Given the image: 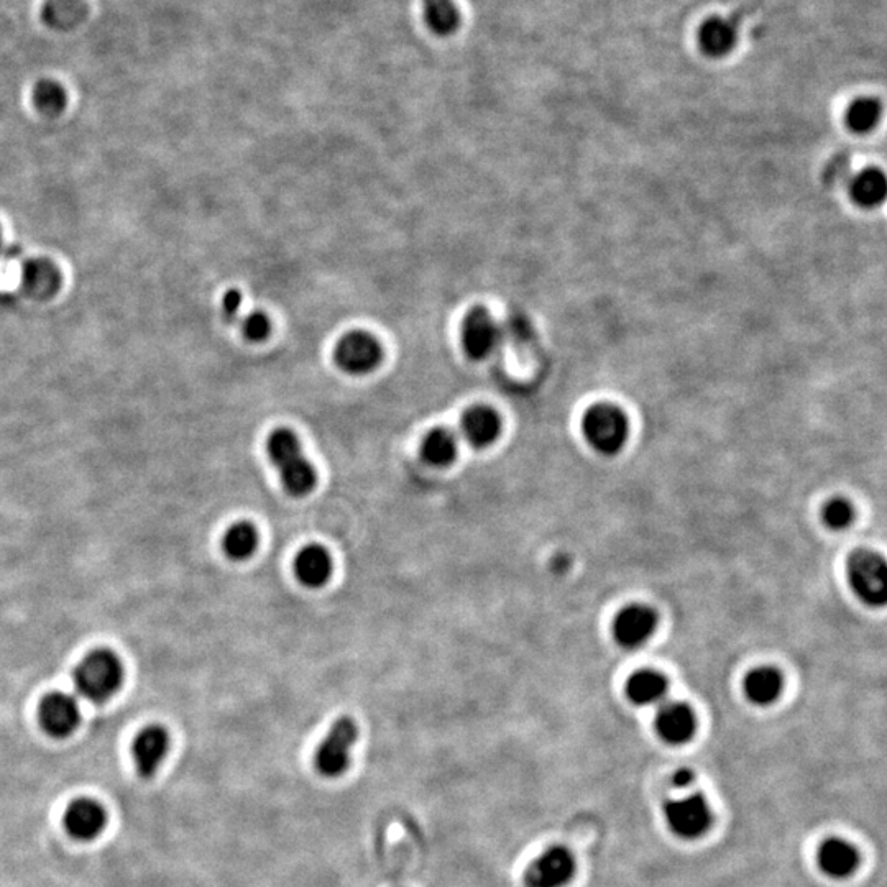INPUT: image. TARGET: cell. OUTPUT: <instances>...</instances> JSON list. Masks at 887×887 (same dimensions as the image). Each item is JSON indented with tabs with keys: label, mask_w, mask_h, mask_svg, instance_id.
I'll return each mask as SVG.
<instances>
[{
	"label": "cell",
	"mask_w": 887,
	"mask_h": 887,
	"mask_svg": "<svg viewBox=\"0 0 887 887\" xmlns=\"http://www.w3.org/2000/svg\"><path fill=\"white\" fill-rule=\"evenodd\" d=\"M33 104L37 111L45 117H58L65 111L68 96L61 84L51 79H42L33 88Z\"/></svg>",
	"instance_id": "28"
},
{
	"label": "cell",
	"mask_w": 887,
	"mask_h": 887,
	"mask_svg": "<svg viewBox=\"0 0 887 887\" xmlns=\"http://www.w3.org/2000/svg\"><path fill=\"white\" fill-rule=\"evenodd\" d=\"M666 819L672 832L682 838H699L712 825V810L704 796L694 794L666 805Z\"/></svg>",
	"instance_id": "8"
},
{
	"label": "cell",
	"mask_w": 887,
	"mask_h": 887,
	"mask_svg": "<svg viewBox=\"0 0 887 887\" xmlns=\"http://www.w3.org/2000/svg\"><path fill=\"white\" fill-rule=\"evenodd\" d=\"M883 114L881 102L874 97L856 99L846 111V125L856 134H868L878 125Z\"/></svg>",
	"instance_id": "27"
},
{
	"label": "cell",
	"mask_w": 887,
	"mask_h": 887,
	"mask_svg": "<svg viewBox=\"0 0 887 887\" xmlns=\"http://www.w3.org/2000/svg\"><path fill=\"white\" fill-rule=\"evenodd\" d=\"M88 17V9L81 0H46L42 20L56 32H71Z\"/></svg>",
	"instance_id": "20"
},
{
	"label": "cell",
	"mask_w": 887,
	"mask_h": 887,
	"mask_svg": "<svg viewBox=\"0 0 887 887\" xmlns=\"http://www.w3.org/2000/svg\"><path fill=\"white\" fill-rule=\"evenodd\" d=\"M575 874V858L566 846H552L526 871L528 887H564Z\"/></svg>",
	"instance_id": "9"
},
{
	"label": "cell",
	"mask_w": 887,
	"mask_h": 887,
	"mask_svg": "<svg viewBox=\"0 0 887 887\" xmlns=\"http://www.w3.org/2000/svg\"><path fill=\"white\" fill-rule=\"evenodd\" d=\"M242 332H244V337L247 341H267L268 337H270V332H272V321H270L267 314L257 311V313L249 314L242 321Z\"/></svg>",
	"instance_id": "30"
},
{
	"label": "cell",
	"mask_w": 887,
	"mask_h": 887,
	"mask_svg": "<svg viewBox=\"0 0 887 887\" xmlns=\"http://www.w3.org/2000/svg\"><path fill=\"white\" fill-rule=\"evenodd\" d=\"M242 295L237 290L227 291L226 296L222 299V313L226 316L227 321H234L239 316L240 308H242Z\"/></svg>",
	"instance_id": "31"
},
{
	"label": "cell",
	"mask_w": 887,
	"mask_h": 887,
	"mask_svg": "<svg viewBox=\"0 0 887 887\" xmlns=\"http://www.w3.org/2000/svg\"><path fill=\"white\" fill-rule=\"evenodd\" d=\"M666 677L656 671H639L626 684L628 699L636 705H656L666 699Z\"/></svg>",
	"instance_id": "22"
},
{
	"label": "cell",
	"mask_w": 887,
	"mask_h": 887,
	"mask_svg": "<svg viewBox=\"0 0 887 887\" xmlns=\"http://www.w3.org/2000/svg\"><path fill=\"white\" fill-rule=\"evenodd\" d=\"M421 455L434 467H447L457 457V437L446 428H436L424 437Z\"/></svg>",
	"instance_id": "24"
},
{
	"label": "cell",
	"mask_w": 887,
	"mask_h": 887,
	"mask_svg": "<svg viewBox=\"0 0 887 887\" xmlns=\"http://www.w3.org/2000/svg\"><path fill=\"white\" fill-rule=\"evenodd\" d=\"M20 285L30 298L45 301L60 291V270L46 258H32L20 268Z\"/></svg>",
	"instance_id": "12"
},
{
	"label": "cell",
	"mask_w": 887,
	"mask_h": 887,
	"mask_svg": "<svg viewBox=\"0 0 887 887\" xmlns=\"http://www.w3.org/2000/svg\"><path fill=\"white\" fill-rule=\"evenodd\" d=\"M782 677L773 667H759L748 674L745 694L754 705H771L781 697Z\"/></svg>",
	"instance_id": "21"
},
{
	"label": "cell",
	"mask_w": 887,
	"mask_h": 887,
	"mask_svg": "<svg viewBox=\"0 0 887 887\" xmlns=\"http://www.w3.org/2000/svg\"><path fill=\"white\" fill-rule=\"evenodd\" d=\"M0 245H2V234H0Z\"/></svg>",
	"instance_id": "33"
},
{
	"label": "cell",
	"mask_w": 887,
	"mask_h": 887,
	"mask_svg": "<svg viewBox=\"0 0 887 887\" xmlns=\"http://www.w3.org/2000/svg\"><path fill=\"white\" fill-rule=\"evenodd\" d=\"M168 750H170V736L165 728L158 725L143 728L134 743V759L138 773L143 777H152L166 758Z\"/></svg>",
	"instance_id": "14"
},
{
	"label": "cell",
	"mask_w": 887,
	"mask_h": 887,
	"mask_svg": "<svg viewBox=\"0 0 887 887\" xmlns=\"http://www.w3.org/2000/svg\"><path fill=\"white\" fill-rule=\"evenodd\" d=\"M738 17H712L702 23L699 30V45L705 55L722 58L735 48L738 40Z\"/></svg>",
	"instance_id": "16"
},
{
	"label": "cell",
	"mask_w": 887,
	"mask_h": 887,
	"mask_svg": "<svg viewBox=\"0 0 887 887\" xmlns=\"http://www.w3.org/2000/svg\"><path fill=\"white\" fill-rule=\"evenodd\" d=\"M424 20L437 37H449L459 28L460 12L454 0H423Z\"/></svg>",
	"instance_id": "23"
},
{
	"label": "cell",
	"mask_w": 887,
	"mask_h": 887,
	"mask_svg": "<svg viewBox=\"0 0 887 887\" xmlns=\"http://www.w3.org/2000/svg\"><path fill=\"white\" fill-rule=\"evenodd\" d=\"M460 429L470 446L483 449L497 441L501 433V419L490 406H474L465 411Z\"/></svg>",
	"instance_id": "17"
},
{
	"label": "cell",
	"mask_w": 887,
	"mask_h": 887,
	"mask_svg": "<svg viewBox=\"0 0 887 887\" xmlns=\"http://www.w3.org/2000/svg\"><path fill=\"white\" fill-rule=\"evenodd\" d=\"M887 193V181L883 171L868 168L861 171L851 183V196L863 207L879 206Z\"/></svg>",
	"instance_id": "25"
},
{
	"label": "cell",
	"mask_w": 887,
	"mask_h": 887,
	"mask_svg": "<svg viewBox=\"0 0 887 887\" xmlns=\"http://www.w3.org/2000/svg\"><path fill=\"white\" fill-rule=\"evenodd\" d=\"M658 626V616L644 605L623 608L613 623V635L621 648L636 649L648 643Z\"/></svg>",
	"instance_id": "10"
},
{
	"label": "cell",
	"mask_w": 887,
	"mask_h": 887,
	"mask_svg": "<svg viewBox=\"0 0 887 887\" xmlns=\"http://www.w3.org/2000/svg\"><path fill=\"white\" fill-rule=\"evenodd\" d=\"M357 738L359 728L354 720L349 717L339 718L316 751L314 761L319 773L326 777L344 774L350 766V753Z\"/></svg>",
	"instance_id": "5"
},
{
	"label": "cell",
	"mask_w": 887,
	"mask_h": 887,
	"mask_svg": "<svg viewBox=\"0 0 887 887\" xmlns=\"http://www.w3.org/2000/svg\"><path fill=\"white\" fill-rule=\"evenodd\" d=\"M851 589L871 607H883L887 600V567L878 552L856 551L848 561Z\"/></svg>",
	"instance_id": "4"
},
{
	"label": "cell",
	"mask_w": 887,
	"mask_h": 887,
	"mask_svg": "<svg viewBox=\"0 0 887 887\" xmlns=\"http://www.w3.org/2000/svg\"><path fill=\"white\" fill-rule=\"evenodd\" d=\"M124 681L122 662L111 651L97 649L88 654L74 669V685L84 699L104 704L120 689Z\"/></svg>",
	"instance_id": "2"
},
{
	"label": "cell",
	"mask_w": 887,
	"mask_h": 887,
	"mask_svg": "<svg viewBox=\"0 0 887 887\" xmlns=\"http://www.w3.org/2000/svg\"><path fill=\"white\" fill-rule=\"evenodd\" d=\"M267 452L288 495L301 498L313 492L318 483V474L306 459L301 442L293 431L275 429L268 436Z\"/></svg>",
	"instance_id": "1"
},
{
	"label": "cell",
	"mask_w": 887,
	"mask_h": 887,
	"mask_svg": "<svg viewBox=\"0 0 887 887\" xmlns=\"http://www.w3.org/2000/svg\"><path fill=\"white\" fill-rule=\"evenodd\" d=\"M460 337L465 354L472 360H483L490 357L497 349L501 331L492 314L488 313L487 309L477 306L465 314Z\"/></svg>",
	"instance_id": "7"
},
{
	"label": "cell",
	"mask_w": 887,
	"mask_h": 887,
	"mask_svg": "<svg viewBox=\"0 0 887 887\" xmlns=\"http://www.w3.org/2000/svg\"><path fill=\"white\" fill-rule=\"evenodd\" d=\"M582 429L590 446L603 455L620 452L628 439V419L625 413L607 403L592 406L585 413Z\"/></svg>",
	"instance_id": "3"
},
{
	"label": "cell",
	"mask_w": 887,
	"mask_h": 887,
	"mask_svg": "<svg viewBox=\"0 0 887 887\" xmlns=\"http://www.w3.org/2000/svg\"><path fill=\"white\" fill-rule=\"evenodd\" d=\"M78 702L71 695L55 692L43 699L40 705V723L48 735L66 738L78 727Z\"/></svg>",
	"instance_id": "11"
},
{
	"label": "cell",
	"mask_w": 887,
	"mask_h": 887,
	"mask_svg": "<svg viewBox=\"0 0 887 887\" xmlns=\"http://www.w3.org/2000/svg\"><path fill=\"white\" fill-rule=\"evenodd\" d=\"M332 557L326 547L309 544L298 552L295 559V574L299 582L309 589L324 587L332 575Z\"/></svg>",
	"instance_id": "18"
},
{
	"label": "cell",
	"mask_w": 887,
	"mask_h": 887,
	"mask_svg": "<svg viewBox=\"0 0 887 887\" xmlns=\"http://www.w3.org/2000/svg\"><path fill=\"white\" fill-rule=\"evenodd\" d=\"M819 865L823 873L832 878H848L860 865V855L851 843L842 838H830L820 846Z\"/></svg>",
	"instance_id": "19"
},
{
	"label": "cell",
	"mask_w": 887,
	"mask_h": 887,
	"mask_svg": "<svg viewBox=\"0 0 887 887\" xmlns=\"http://www.w3.org/2000/svg\"><path fill=\"white\" fill-rule=\"evenodd\" d=\"M382 359V344L367 331L347 332L334 350L337 367L350 375H367L382 364Z\"/></svg>",
	"instance_id": "6"
},
{
	"label": "cell",
	"mask_w": 887,
	"mask_h": 887,
	"mask_svg": "<svg viewBox=\"0 0 887 887\" xmlns=\"http://www.w3.org/2000/svg\"><path fill=\"white\" fill-rule=\"evenodd\" d=\"M106 823V810L102 809V805L97 804L96 800L79 799L66 810V830L71 837L83 842L99 837Z\"/></svg>",
	"instance_id": "15"
},
{
	"label": "cell",
	"mask_w": 887,
	"mask_h": 887,
	"mask_svg": "<svg viewBox=\"0 0 887 887\" xmlns=\"http://www.w3.org/2000/svg\"><path fill=\"white\" fill-rule=\"evenodd\" d=\"M224 552L234 561H245L255 554L258 547V531L252 523L240 521L227 529L222 539Z\"/></svg>",
	"instance_id": "26"
},
{
	"label": "cell",
	"mask_w": 887,
	"mask_h": 887,
	"mask_svg": "<svg viewBox=\"0 0 887 887\" xmlns=\"http://www.w3.org/2000/svg\"><path fill=\"white\" fill-rule=\"evenodd\" d=\"M697 728L694 712L689 705L681 702H669L659 708L656 715V730L662 740L669 745H684L692 740Z\"/></svg>",
	"instance_id": "13"
},
{
	"label": "cell",
	"mask_w": 887,
	"mask_h": 887,
	"mask_svg": "<svg viewBox=\"0 0 887 887\" xmlns=\"http://www.w3.org/2000/svg\"><path fill=\"white\" fill-rule=\"evenodd\" d=\"M672 784L676 787H681V789L692 786L694 784V773L687 768L679 769L672 777Z\"/></svg>",
	"instance_id": "32"
},
{
	"label": "cell",
	"mask_w": 887,
	"mask_h": 887,
	"mask_svg": "<svg viewBox=\"0 0 887 887\" xmlns=\"http://www.w3.org/2000/svg\"><path fill=\"white\" fill-rule=\"evenodd\" d=\"M855 520V510L845 498H833L823 508V523L833 531H843Z\"/></svg>",
	"instance_id": "29"
}]
</instances>
